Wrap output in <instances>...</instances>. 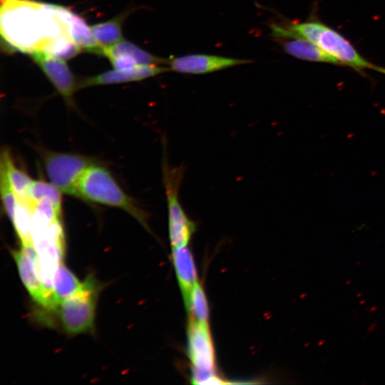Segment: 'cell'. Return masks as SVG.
Wrapping results in <instances>:
<instances>
[{
	"label": "cell",
	"instance_id": "obj_1",
	"mask_svg": "<svg viewBox=\"0 0 385 385\" xmlns=\"http://www.w3.org/2000/svg\"><path fill=\"white\" fill-rule=\"evenodd\" d=\"M1 29L10 45L29 54L61 35L68 36L61 6L29 0L2 1Z\"/></svg>",
	"mask_w": 385,
	"mask_h": 385
},
{
	"label": "cell",
	"instance_id": "obj_2",
	"mask_svg": "<svg viewBox=\"0 0 385 385\" xmlns=\"http://www.w3.org/2000/svg\"><path fill=\"white\" fill-rule=\"evenodd\" d=\"M102 288V284L93 273H89L76 292L63 299L53 311L41 314L40 323L56 327L58 322L63 331L71 336L92 332Z\"/></svg>",
	"mask_w": 385,
	"mask_h": 385
},
{
	"label": "cell",
	"instance_id": "obj_3",
	"mask_svg": "<svg viewBox=\"0 0 385 385\" xmlns=\"http://www.w3.org/2000/svg\"><path fill=\"white\" fill-rule=\"evenodd\" d=\"M76 197L121 209L151 232L148 213L122 190L109 170L98 163L89 166L81 174L76 183Z\"/></svg>",
	"mask_w": 385,
	"mask_h": 385
},
{
	"label": "cell",
	"instance_id": "obj_4",
	"mask_svg": "<svg viewBox=\"0 0 385 385\" xmlns=\"http://www.w3.org/2000/svg\"><path fill=\"white\" fill-rule=\"evenodd\" d=\"M286 26L337 59L342 66L349 67L360 74H364L365 70H373L385 75L384 67L364 58L345 36L315 18L291 22Z\"/></svg>",
	"mask_w": 385,
	"mask_h": 385
},
{
	"label": "cell",
	"instance_id": "obj_5",
	"mask_svg": "<svg viewBox=\"0 0 385 385\" xmlns=\"http://www.w3.org/2000/svg\"><path fill=\"white\" fill-rule=\"evenodd\" d=\"M164 156L163 182L166 194L168 216V233L172 248L188 245L195 231V224L181 205L179 190L183 176V168L172 167Z\"/></svg>",
	"mask_w": 385,
	"mask_h": 385
},
{
	"label": "cell",
	"instance_id": "obj_6",
	"mask_svg": "<svg viewBox=\"0 0 385 385\" xmlns=\"http://www.w3.org/2000/svg\"><path fill=\"white\" fill-rule=\"evenodd\" d=\"M50 182L62 193L76 197V183L81 174L96 160L76 153L41 150Z\"/></svg>",
	"mask_w": 385,
	"mask_h": 385
},
{
	"label": "cell",
	"instance_id": "obj_7",
	"mask_svg": "<svg viewBox=\"0 0 385 385\" xmlns=\"http://www.w3.org/2000/svg\"><path fill=\"white\" fill-rule=\"evenodd\" d=\"M20 278L38 307L46 310L57 307L53 294L44 287L38 270V255L34 246H21L12 251Z\"/></svg>",
	"mask_w": 385,
	"mask_h": 385
},
{
	"label": "cell",
	"instance_id": "obj_8",
	"mask_svg": "<svg viewBox=\"0 0 385 385\" xmlns=\"http://www.w3.org/2000/svg\"><path fill=\"white\" fill-rule=\"evenodd\" d=\"M188 353L192 370L215 372L216 359L208 324L190 318L188 327Z\"/></svg>",
	"mask_w": 385,
	"mask_h": 385
},
{
	"label": "cell",
	"instance_id": "obj_9",
	"mask_svg": "<svg viewBox=\"0 0 385 385\" xmlns=\"http://www.w3.org/2000/svg\"><path fill=\"white\" fill-rule=\"evenodd\" d=\"M69 106L74 104L73 95L80 89V78L71 72L65 60L42 51L30 54Z\"/></svg>",
	"mask_w": 385,
	"mask_h": 385
},
{
	"label": "cell",
	"instance_id": "obj_10",
	"mask_svg": "<svg viewBox=\"0 0 385 385\" xmlns=\"http://www.w3.org/2000/svg\"><path fill=\"white\" fill-rule=\"evenodd\" d=\"M271 29L273 37L289 55L303 61L342 66L337 59L286 25L273 24Z\"/></svg>",
	"mask_w": 385,
	"mask_h": 385
},
{
	"label": "cell",
	"instance_id": "obj_11",
	"mask_svg": "<svg viewBox=\"0 0 385 385\" xmlns=\"http://www.w3.org/2000/svg\"><path fill=\"white\" fill-rule=\"evenodd\" d=\"M248 59L234 58L208 54H190L168 58L171 71L188 74H203L252 63Z\"/></svg>",
	"mask_w": 385,
	"mask_h": 385
},
{
	"label": "cell",
	"instance_id": "obj_12",
	"mask_svg": "<svg viewBox=\"0 0 385 385\" xmlns=\"http://www.w3.org/2000/svg\"><path fill=\"white\" fill-rule=\"evenodd\" d=\"M170 71L160 65L138 66L129 70L109 71L98 75L80 78V89L94 86L138 81Z\"/></svg>",
	"mask_w": 385,
	"mask_h": 385
},
{
	"label": "cell",
	"instance_id": "obj_13",
	"mask_svg": "<svg viewBox=\"0 0 385 385\" xmlns=\"http://www.w3.org/2000/svg\"><path fill=\"white\" fill-rule=\"evenodd\" d=\"M171 259L185 299L194 284L198 282L195 260L188 245L172 248Z\"/></svg>",
	"mask_w": 385,
	"mask_h": 385
},
{
	"label": "cell",
	"instance_id": "obj_14",
	"mask_svg": "<svg viewBox=\"0 0 385 385\" xmlns=\"http://www.w3.org/2000/svg\"><path fill=\"white\" fill-rule=\"evenodd\" d=\"M66 29L70 38L81 51L101 54L102 48L96 41L91 26L81 16L71 11L66 20Z\"/></svg>",
	"mask_w": 385,
	"mask_h": 385
},
{
	"label": "cell",
	"instance_id": "obj_15",
	"mask_svg": "<svg viewBox=\"0 0 385 385\" xmlns=\"http://www.w3.org/2000/svg\"><path fill=\"white\" fill-rule=\"evenodd\" d=\"M101 55L111 58L126 55L130 56L138 65L167 64L168 59L154 56L124 38L118 43L102 48Z\"/></svg>",
	"mask_w": 385,
	"mask_h": 385
},
{
	"label": "cell",
	"instance_id": "obj_16",
	"mask_svg": "<svg viewBox=\"0 0 385 385\" xmlns=\"http://www.w3.org/2000/svg\"><path fill=\"white\" fill-rule=\"evenodd\" d=\"M130 13V9L125 11L110 20L91 26L92 34L101 48L112 46L123 39L122 24Z\"/></svg>",
	"mask_w": 385,
	"mask_h": 385
},
{
	"label": "cell",
	"instance_id": "obj_17",
	"mask_svg": "<svg viewBox=\"0 0 385 385\" xmlns=\"http://www.w3.org/2000/svg\"><path fill=\"white\" fill-rule=\"evenodd\" d=\"M1 154L6 160L10 183L17 200L30 209L31 202L28 191L33 180L26 173L15 165L11 153L7 148L3 149Z\"/></svg>",
	"mask_w": 385,
	"mask_h": 385
},
{
	"label": "cell",
	"instance_id": "obj_18",
	"mask_svg": "<svg viewBox=\"0 0 385 385\" xmlns=\"http://www.w3.org/2000/svg\"><path fill=\"white\" fill-rule=\"evenodd\" d=\"M81 284L82 282L61 262L56 271L53 282V293L57 305L76 292Z\"/></svg>",
	"mask_w": 385,
	"mask_h": 385
},
{
	"label": "cell",
	"instance_id": "obj_19",
	"mask_svg": "<svg viewBox=\"0 0 385 385\" xmlns=\"http://www.w3.org/2000/svg\"><path fill=\"white\" fill-rule=\"evenodd\" d=\"M190 318L195 321L208 324L209 306L206 294L202 285L197 282L184 299Z\"/></svg>",
	"mask_w": 385,
	"mask_h": 385
},
{
	"label": "cell",
	"instance_id": "obj_20",
	"mask_svg": "<svg viewBox=\"0 0 385 385\" xmlns=\"http://www.w3.org/2000/svg\"><path fill=\"white\" fill-rule=\"evenodd\" d=\"M11 222L21 242V246H34L31 210L17 200L14 215Z\"/></svg>",
	"mask_w": 385,
	"mask_h": 385
},
{
	"label": "cell",
	"instance_id": "obj_21",
	"mask_svg": "<svg viewBox=\"0 0 385 385\" xmlns=\"http://www.w3.org/2000/svg\"><path fill=\"white\" fill-rule=\"evenodd\" d=\"M61 192L51 182L32 180L28 191L31 207L41 200H48L62 212Z\"/></svg>",
	"mask_w": 385,
	"mask_h": 385
},
{
	"label": "cell",
	"instance_id": "obj_22",
	"mask_svg": "<svg viewBox=\"0 0 385 385\" xmlns=\"http://www.w3.org/2000/svg\"><path fill=\"white\" fill-rule=\"evenodd\" d=\"M0 192L3 208L6 216L11 221L17 199L10 183L6 160L1 154L0 159Z\"/></svg>",
	"mask_w": 385,
	"mask_h": 385
},
{
	"label": "cell",
	"instance_id": "obj_23",
	"mask_svg": "<svg viewBox=\"0 0 385 385\" xmlns=\"http://www.w3.org/2000/svg\"><path fill=\"white\" fill-rule=\"evenodd\" d=\"M192 381L195 384H227L215 372H202L192 370Z\"/></svg>",
	"mask_w": 385,
	"mask_h": 385
},
{
	"label": "cell",
	"instance_id": "obj_24",
	"mask_svg": "<svg viewBox=\"0 0 385 385\" xmlns=\"http://www.w3.org/2000/svg\"><path fill=\"white\" fill-rule=\"evenodd\" d=\"M109 60L114 69L116 70H129L134 68L138 66H142L138 65L134 59L126 55L115 56L111 58Z\"/></svg>",
	"mask_w": 385,
	"mask_h": 385
}]
</instances>
